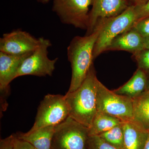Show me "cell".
<instances>
[{"label":"cell","mask_w":149,"mask_h":149,"mask_svg":"<svg viewBox=\"0 0 149 149\" xmlns=\"http://www.w3.org/2000/svg\"><path fill=\"white\" fill-rule=\"evenodd\" d=\"M138 68L149 73V49H145L133 54Z\"/></svg>","instance_id":"19"},{"label":"cell","mask_w":149,"mask_h":149,"mask_svg":"<svg viewBox=\"0 0 149 149\" xmlns=\"http://www.w3.org/2000/svg\"><path fill=\"white\" fill-rule=\"evenodd\" d=\"M40 38V45L25 59L19 70L17 77L26 75L38 77L52 75L58 58L52 60L49 58L48 49L52 46V43L48 39Z\"/></svg>","instance_id":"8"},{"label":"cell","mask_w":149,"mask_h":149,"mask_svg":"<svg viewBox=\"0 0 149 149\" xmlns=\"http://www.w3.org/2000/svg\"><path fill=\"white\" fill-rule=\"evenodd\" d=\"M122 122L116 118L102 112L97 111L93 119L91 127L89 128V136H99Z\"/></svg>","instance_id":"17"},{"label":"cell","mask_w":149,"mask_h":149,"mask_svg":"<svg viewBox=\"0 0 149 149\" xmlns=\"http://www.w3.org/2000/svg\"><path fill=\"white\" fill-rule=\"evenodd\" d=\"M97 111L116 118L122 122L133 120L132 98L110 91L99 81L97 95Z\"/></svg>","instance_id":"5"},{"label":"cell","mask_w":149,"mask_h":149,"mask_svg":"<svg viewBox=\"0 0 149 149\" xmlns=\"http://www.w3.org/2000/svg\"><path fill=\"white\" fill-rule=\"evenodd\" d=\"M88 149H119L111 145L99 136H89Z\"/></svg>","instance_id":"20"},{"label":"cell","mask_w":149,"mask_h":149,"mask_svg":"<svg viewBox=\"0 0 149 149\" xmlns=\"http://www.w3.org/2000/svg\"><path fill=\"white\" fill-rule=\"evenodd\" d=\"M132 100L133 121L149 132V89Z\"/></svg>","instance_id":"16"},{"label":"cell","mask_w":149,"mask_h":149,"mask_svg":"<svg viewBox=\"0 0 149 149\" xmlns=\"http://www.w3.org/2000/svg\"><path fill=\"white\" fill-rule=\"evenodd\" d=\"M40 42V37L36 38L26 31L17 29L3 35L0 39V52L17 55L32 53Z\"/></svg>","instance_id":"9"},{"label":"cell","mask_w":149,"mask_h":149,"mask_svg":"<svg viewBox=\"0 0 149 149\" xmlns=\"http://www.w3.org/2000/svg\"><path fill=\"white\" fill-rule=\"evenodd\" d=\"M14 136V149H36L29 142L17 138L15 134Z\"/></svg>","instance_id":"22"},{"label":"cell","mask_w":149,"mask_h":149,"mask_svg":"<svg viewBox=\"0 0 149 149\" xmlns=\"http://www.w3.org/2000/svg\"><path fill=\"white\" fill-rule=\"evenodd\" d=\"M55 126H49L40 128L27 133H18L17 138L27 141L36 149H52V141Z\"/></svg>","instance_id":"14"},{"label":"cell","mask_w":149,"mask_h":149,"mask_svg":"<svg viewBox=\"0 0 149 149\" xmlns=\"http://www.w3.org/2000/svg\"><path fill=\"white\" fill-rule=\"evenodd\" d=\"M99 32L100 27L97 26L90 35L74 37L68 47V58L72 69L68 93H72L80 87L93 65V52Z\"/></svg>","instance_id":"2"},{"label":"cell","mask_w":149,"mask_h":149,"mask_svg":"<svg viewBox=\"0 0 149 149\" xmlns=\"http://www.w3.org/2000/svg\"><path fill=\"white\" fill-rule=\"evenodd\" d=\"M147 82V72L138 68L128 82L113 91L116 94L133 98L146 91Z\"/></svg>","instance_id":"15"},{"label":"cell","mask_w":149,"mask_h":149,"mask_svg":"<svg viewBox=\"0 0 149 149\" xmlns=\"http://www.w3.org/2000/svg\"><path fill=\"white\" fill-rule=\"evenodd\" d=\"M89 128L68 116L55 126L52 149H88Z\"/></svg>","instance_id":"4"},{"label":"cell","mask_w":149,"mask_h":149,"mask_svg":"<svg viewBox=\"0 0 149 149\" xmlns=\"http://www.w3.org/2000/svg\"><path fill=\"white\" fill-rule=\"evenodd\" d=\"M99 80L93 64L80 87L65 95L69 116L90 128L97 111V95Z\"/></svg>","instance_id":"1"},{"label":"cell","mask_w":149,"mask_h":149,"mask_svg":"<svg viewBox=\"0 0 149 149\" xmlns=\"http://www.w3.org/2000/svg\"><path fill=\"white\" fill-rule=\"evenodd\" d=\"M144 49H149V36L144 38Z\"/></svg>","instance_id":"26"},{"label":"cell","mask_w":149,"mask_h":149,"mask_svg":"<svg viewBox=\"0 0 149 149\" xmlns=\"http://www.w3.org/2000/svg\"><path fill=\"white\" fill-rule=\"evenodd\" d=\"M137 21V6H131L118 15L99 22L97 26L100 32L93 52L94 60L107 51L115 38L132 28Z\"/></svg>","instance_id":"3"},{"label":"cell","mask_w":149,"mask_h":149,"mask_svg":"<svg viewBox=\"0 0 149 149\" xmlns=\"http://www.w3.org/2000/svg\"><path fill=\"white\" fill-rule=\"evenodd\" d=\"M91 5L86 35L92 34L100 21L117 16L129 7L125 0H92Z\"/></svg>","instance_id":"10"},{"label":"cell","mask_w":149,"mask_h":149,"mask_svg":"<svg viewBox=\"0 0 149 149\" xmlns=\"http://www.w3.org/2000/svg\"><path fill=\"white\" fill-rule=\"evenodd\" d=\"M143 149H149V133L147 141H146V143Z\"/></svg>","instance_id":"27"},{"label":"cell","mask_w":149,"mask_h":149,"mask_svg":"<svg viewBox=\"0 0 149 149\" xmlns=\"http://www.w3.org/2000/svg\"><path fill=\"white\" fill-rule=\"evenodd\" d=\"M32 53L17 55L0 52V91L2 97L8 94L10 83L17 78L22 63Z\"/></svg>","instance_id":"11"},{"label":"cell","mask_w":149,"mask_h":149,"mask_svg":"<svg viewBox=\"0 0 149 149\" xmlns=\"http://www.w3.org/2000/svg\"><path fill=\"white\" fill-rule=\"evenodd\" d=\"M133 27L143 38L149 36V17L138 20Z\"/></svg>","instance_id":"21"},{"label":"cell","mask_w":149,"mask_h":149,"mask_svg":"<svg viewBox=\"0 0 149 149\" xmlns=\"http://www.w3.org/2000/svg\"><path fill=\"white\" fill-rule=\"evenodd\" d=\"M138 20L149 17V0L144 4L137 6Z\"/></svg>","instance_id":"23"},{"label":"cell","mask_w":149,"mask_h":149,"mask_svg":"<svg viewBox=\"0 0 149 149\" xmlns=\"http://www.w3.org/2000/svg\"><path fill=\"white\" fill-rule=\"evenodd\" d=\"M123 149H143L149 132L133 120L122 122Z\"/></svg>","instance_id":"13"},{"label":"cell","mask_w":149,"mask_h":149,"mask_svg":"<svg viewBox=\"0 0 149 149\" xmlns=\"http://www.w3.org/2000/svg\"><path fill=\"white\" fill-rule=\"evenodd\" d=\"M143 49V37L132 27L115 38L107 51H126L134 54Z\"/></svg>","instance_id":"12"},{"label":"cell","mask_w":149,"mask_h":149,"mask_svg":"<svg viewBox=\"0 0 149 149\" xmlns=\"http://www.w3.org/2000/svg\"><path fill=\"white\" fill-rule=\"evenodd\" d=\"M129 6H137L144 4L148 0H125Z\"/></svg>","instance_id":"25"},{"label":"cell","mask_w":149,"mask_h":149,"mask_svg":"<svg viewBox=\"0 0 149 149\" xmlns=\"http://www.w3.org/2000/svg\"><path fill=\"white\" fill-rule=\"evenodd\" d=\"M14 134H13L6 139H1L0 149H14Z\"/></svg>","instance_id":"24"},{"label":"cell","mask_w":149,"mask_h":149,"mask_svg":"<svg viewBox=\"0 0 149 149\" xmlns=\"http://www.w3.org/2000/svg\"><path fill=\"white\" fill-rule=\"evenodd\" d=\"M69 116V109L65 96L48 94L40 103L35 123L29 131L58 125Z\"/></svg>","instance_id":"6"},{"label":"cell","mask_w":149,"mask_h":149,"mask_svg":"<svg viewBox=\"0 0 149 149\" xmlns=\"http://www.w3.org/2000/svg\"><path fill=\"white\" fill-rule=\"evenodd\" d=\"M92 0H54L52 10L62 23L87 30Z\"/></svg>","instance_id":"7"},{"label":"cell","mask_w":149,"mask_h":149,"mask_svg":"<svg viewBox=\"0 0 149 149\" xmlns=\"http://www.w3.org/2000/svg\"><path fill=\"white\" fill-rule=\"evenodd\" d=\"M51 0H37L38 2L42 3L43 4H46L49 2Z\"/></svg>","instance_id":"28"},{"label":"cell","mask_w":149,"mask_h":149,"mask_svg":"<svg viewBox=\"0 0 149 149\" xmlns=\"http://www.w3.org/2000/svg\"><path fill=\"white\" fill-rule=\"evenodd\" d=\"M148 74V82H147V90L149 89V73H147Z\"/></svg>","instance_id":"29"},{"label":"cell","mask_w":149,"mask_h":149,"mask_svg":"<svg viewBox=\"0 0 149 149\" xmlns=\"http://www.w3.org/2000/svg\"><path fill=\"white\" fill-rule=\"evenodd\" d=\"M122 122L110 130L97 136L118 148L123 149L124 134Z\"/></svg>","instance_id":"18"}]
</instances>
